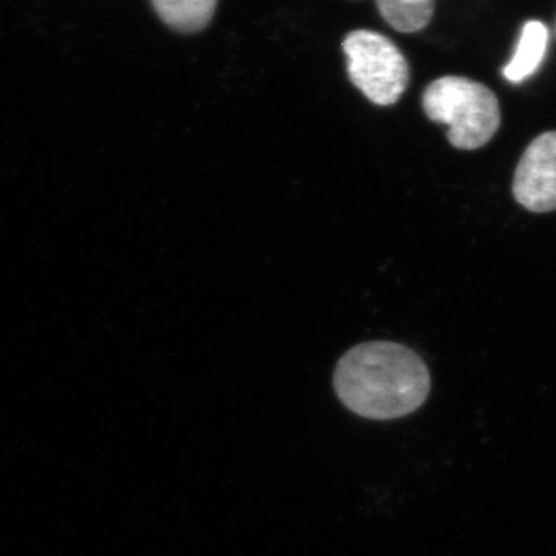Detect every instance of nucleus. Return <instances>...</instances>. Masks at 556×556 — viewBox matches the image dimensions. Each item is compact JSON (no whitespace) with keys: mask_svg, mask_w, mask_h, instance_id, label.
I'll return each mask as SVG.
<instances>
[{"mask_svg":"<svg viewBox=\"0 0 556 556\" xmlns=\"http://www.w3.org/2000/svg\"><path fill=\"white\" fill-rule=\"evenodd\" d=\"M348 75L372 104L393 105L409 83V67L396 43L380 33L356 30L343 40Z\"/></svg>","mask_w":556,"mask_h":556,"instance_id":"3","label":"nucleus"},{"mask_svg":"<svg viewBox=\"0 0 556 556\" xmlns=\"http://www.w3.org/2000/svg\"><path fill=\"white\" fill-rule=\"evenodd\" d=\"M430 386L426 362L393 342L354 346L334 371V390L342 404L372 420L412 415L427 401Z\"/></svg>","mask_w":556,"mask_h":556,"instance_id":"1","label":"nucleus"},{"mask_svg":"<svg viewBox=\"0 0 556 556\" xmlns=\"http://www.w3.org/2000/svg\"><path fill=\"white\" fill-rule=\"evenodd\" d=\"M514 195L532 212L556 211V131L533 139L519 160Z\"/></svg>","mask_w":556,"mask_h":556,"instance_id":"4","label":"nucleus"},{"mask_svg":"<svg viewBox=\"0 0 556 556\" xmlns=\"http://www.w3.org/2000/svg\"><path fill=\"white\" fill-rule=\"evenodd\" d=\"M218 0H152L160 20L179 33H197L211 24Z\"/></svg>","mask_w":556,"mask_h":556,"instance_id":"6","label":"nucleus"},{"mask_svg":"<svg viewBox=\"0 0 556 556\" xmlns=\"http://www.w3.org/2000/svg\"><path fill=\"white\" fill-rule=\"evenodd\" d=\"M548 40L551 35L544 22L527 21L519 33L514 54L503 70L504 78L511 84H521L535 75L546 58Z\"/></svg>","mask_w":556,"mask_h":556,"instance_id":"5","label":"nucleus"},{"mask_svg":"<svg viewBox=\"0 0 556 556\" xmlns=\"http://www.w3.org/2000/svg\"><path fill=\"white\" fill-rule=\"evenodd\" d=\"M380 16L401 33L424 30L433 17L434 0H376Z\"/></svg>","mask_w":556,"mask_h":556,"instance_id":"7","label":"nucleus"},{"mask_svg":"<svg viewBox=\"0 0 556 556\" xmlns=\"http://www.w3.org/2000/svg\"><path fill=\"white\" fill-rule=\"evenodd\" d=\"M422 108L428 118L448 126V141L456 149L482 148L500 129L496 94L466 76H444L428 84Z\"/></svg>","mask_w":556,"mask_h":556,"instance_id":"2","label":"nucleus"}]
</instances>
